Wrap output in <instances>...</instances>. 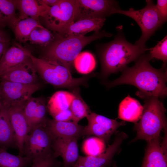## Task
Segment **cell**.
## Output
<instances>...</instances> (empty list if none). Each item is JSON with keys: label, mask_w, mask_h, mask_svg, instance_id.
Returning <instances> with one entry per match:
<instances>
[{"label": "cell", "mask_w": 167, "mask_h": 167, "mask_svg": "<svg viewBox=\"0 0 167 167\" xmlns=\"http://www.w3.org/2000/svg\"><path fill=\"white\" fill-rule=\"evenodd\" d=\"M24 105L15 106L7 109L14 134L15 144L19 150V155L22 156H23L24 143L30 131L23 112Z\"/></svg>", "instance_id": "13"}, {"label": "cell", "mask_w": 167, "mask_h": 167, "mask_svg": "<svg viewBox=\"0 0 167 167\" xmlns=\"http://www.w3.org/2000/svg\"><path fill=\"white\" fill-rule=\"evenodd\" d=\"M74 167H86L81 165L78 164L76 163H75Z\"/></svg>", "instance_id": "40"}, {"label": "cell", "mask_w": 167, "mask_h": 167, "mask_svg": "<svg viewBox=\"0 0 167 167\" xmlns=\"http://www.w3.org/2000/svg\"><path fill=\"white\" fill-rule=\"evenodd\" d=\"M113 167H117V166L115 164H114V165H113Z\"/></svg>", "instance_id": "42"}, {"label": "cell", "mask_w": 167, "mask_h": 167, "mask_svg": "<svg viewBox=\"0 0 167 167\" xmlns=\"http://www.w3.org/2000/svg\"><path fill=\"white\" fill-rule=\"evenodd\" d=\"M16 3L19 13V20L28 18L38 20L49 7L41 0H16Z\"/></svg>", "instance_id": "21"}, {"label": "cell", "mask_w": 167, "mask_h": 167, "mask_svg": "<svg viewBox=\"0 0 167 167\" xmlns=\"http://www.w3.org/2000/svg\"><path fill=\"white\" fill-rule=\"evenodd\" d=\"M46 127L53 139L58 138L78 139L83 135L84 127L73 121H59L54 119H48Z\"/></svg>", "instance_id": "17"}, {"label": "cell", "mask_w": 167, "mask_h": 167, "mask_svg": "<svg viewBox=\"0 0 167 167\" xmlns=\"http://www.w3.org/2000/svg\"><path fill=\"white\" fill-rule=\"evenodd\" d=\"M7 25L4 17L0 11V27H4Z\"/></svg>", "instance_id": "39"}, {"label": "cell", "mask_w": 167, "mask_h": 167, "mask_svg": "<svg viewBox=\"0 0 167 167\" xmlns=\"http://www.w3.org/2000/svg\"><path fill=\"white\" fill-rule=\"evenodd\" d=\"M146 2L145 7L139 10H135L132 8L128 10L119 8L114 12V14H120L131 18L138 24L141 30L142 35L135 44L143 48L146 47V42L164 23L153 1L147 0Z\"/></svg>", "instance_id": "6"}, {"label": "cell", "mask_w": 167, "mask_h": 167, "mask_svg": "<svg viewBox=\"0 0 167 167\" xmlns=\"http://www.w3.org/2000/svg\"><path fill=\"white\" fill-rule=\"evenodd\" d=\"M74 22L85 19L105 18L120 8L111 0H75Z\"/></svg>", "instance_id": "10"}, {"label": "cell", "mask_w": 167, "mask_h": 167, "mask_svg": "<svg viewBox=\"0 0 167 167\" xmlns=\"http://www.w3.org/2000/svg\"><path fill=\"white\" fill-rule=\"evenodd\" d=\"M31 52L19 45L8 48L0 59V77L30 58Z\"/></svg>", "instance_id": "19"}, {"label": "cell", "mask_w": 167, "mask_h": 167, "mask_svg": "<svg viewBox=\"0 0 167 167\" xmlns=\"http://www.w3.org/2000/svg\"><path fill=\"white\" fill-rule=\"evenodd\" d=\"M41 1L44 4L50 7L57 4L60 0H41Z\"/></svg>", "instance_id": "37"}, {"label": "cell", "mask_w": 167, "mask_h": 167, "mask_svg": "<svg viewBox=\"0 0 167 167\" xmlns=\"http://www.w3.org/2000/svg\"><path fill=\"white\" fill-rule=\"evenodd\" d=\"M15 143L14 132L10 120L8 109L0 107V147L5 148Z\"/></svg>", "instance_id": "23"}, {"label": "cell", "mask_w": 167, "mask_h": 167, "mask_svg": "<svg viewBox=\"0 0 167 167\" xmlns=\"http://www.w3.org/2000/svg\"><path fill=\"white\" fill-rule=\"evenodd\" d=\"M149 54L151 59L155 58L162 61L166 65L167 61V36H165L161 41L158 42L154 47L148 49Z\"/></svg>", "instance_id": "32"}, {"label": "cell", "mask_w": 167, "mask_h": 167, "mask_svg": "<svg viewBox=\"0 0 167 167\" xmlns=\"http://www.w3.org/2000/svg\"><path fill=\"white\" fill-rule=\"evenodd\" d=\"M74 98L71 92L59 91L56 92L49 99L47 108L53 117L56 114L70 109L71 103Z\"/></svg>", "instance_id": "22"}, {"label": "cell", "mask_w": 167, "mask_h": 167, "mask_svg": "<svg viewBox=\"0 0 167 167\" xmlns=\"http://www.w3.org/2000/svg\"><path fill=\"white\" fill-rule=\"evenodd\" d=\"M16 9V0H0V11L7 25L12 28L19 20L15 12Z\"/></svg>", "instance_id": "28"}, {"label": "cell", "mask_w": 167, "mask_h": 167, "mask_svg": "<svg viewBox=\"0 0 167 167\" xmlns=\"http://www.w3.org/2000/svg\"><path fill=\"white\" fill-rule=\"evenodd\" d=\"M143 110V107L138 100L128 95L119 104L118 118L135 123L140 118Z\"/></svg>", "instance_id": "20"}, {"label": "cell", "mask_w": 167, "mask_h": 167, "mask_svg": "<svg viewBox=\"0 0 167 167\" xmlns=\"http://www.w3.org/2000/svg\"><path fill=\"white\" fill-rule=\"evenodd\" d=\"M9 42H0V59L5 51L8 48Z\"/></svg>", "instance_id": "36"}, {"label": "cell", "mask_w": 167, "mask_h": 167, "mask_svg": "<svg viewBox=\"0 0 167 167\" xmlns=\"http://www.w3.org/2000/svg\"><path fill=\"white\" fill-rule=\"evenodd\" d=\"M88 124L84 126L83 135H93L107 142L111 135L121 126L125 124L123 121L118 122L94 112L86 117Z\"/></svg>", "instance_id": "11"}, {"label": "cell", "mask_w": 167, "mask_h": 167, "mask_svg": "<svg viewBox=\"0 0 167 167\" xmlns=\"http://www.w3.org/2000/svg\"><path fill=\"white\" fill-rule=\"evenodd\" d=\"M41 85L37 83L26 84L2 80L0 83V96L2 105L9 109L24 105L32 95L39 90Z\"/></svg>", "instance_id": "8"}, {"label": "cell", "mask_w": 167, "mask_h": 167, "mask_svg": "<svg viewBox=\"0 0 167 167\" xmlns=\"http://www.w3.org/2000/svg\"><path fill=\"white\" fill-rule=\"evenodd\" d=\"M72 91L74 98L71 103L70 109L72 115L73 121L78 123L81 119L87 117L91 112L89 106L80 96L79 88H75Z\"/></svg>", "instance_id": "25"}, {"label": "cell", "mask_w": 167, "mask_h": 167, "mask_svg": "<svg viewBox=\"0 0 167 167\" xmlns=\"http://www.w3.org/2000/svg\"><path fill=\"white\" fill-rule=\"evenodd\" d=\"M1 105H2V104H1V97L0 96V107H1Z\"/></svg>", "instance_id": "41"}, {"label": "cell", "mask_w": 167, "mask_h": 167, "mask_svg": "<svg viewBox=\"0 0 167 167\" xmlns=\"http://www.w3.org/2000/svg\"><path fill=\"white\" fill-rule=\"evenodd\" d=\"M9 42L8 36L3 31L0 29V42Z\"/></svg>", "instance_id": "38"}, {"label": "cell", "mask_w": 167, "mask_h": 167, "mask_svg": "<svg viewBox=\"0 0 167 167\" xmlns=\"http://www.w3.org/2000/svg\"><path fill=\"white\" fill-rule=\"evenodd\" d=\"M30 58L37 72L45 82L54 86L73 89L80 85L87 86L94 75L73 78L71 71L54 61L35 57L31 53Z\"/></svg>", "instance_id": "5"}, {"label": "cell", "mask_w": 167, "mask_h": 167, "mask_svg": "<svg viewBox=\"0 0 167 167\" xmlns=\"http://www.w3.org/2000/svg\"><path fill=\"white\" fill-rule=\"evenodd\" d=\"M75 0H60L56 5L49 7L42 17L47 27L58 34L74 22Z\"/></svg>", "instance_id": "9"}, {"label": "cell", "mask_w": 167, "mask_h": 167, "mask_svg": "<svg viewBox=\"0 0 167 167\" xmlns=\"http://www.w3.org/2000/svg\"><path fill=\"white\" fill-rule=\"evenodd\" d=\"M32 162L26 156L13 155L0 147V167H25Z\"/></svg>", "instance_id": "26"}, {"label": "cell", "mask_w": 167, "mask_h": 167, "mask_svg": "<svg viewBox=\"0 0 167 167\" xmlns=\"http://www.w3.org/2000/svg\"><path fill=\"white\" fill-rule=\"evenodd\" d=\"M127 137L126 134L123 132L118 133L104 153L96 156H79L76 163L86 167H105L111 160Z\"/></svg>", "instance_id": "14"}, {"label": "cell", "mask_w": 167, "mask_h": 167, "mask_svg": "<svg viewBox=\"0 0 167 167\" xmlns=\"http://www.w3.org/2000/svg\"><path fill=\"white\" fill-rule=\"evenodd\" d=\"M37 72L30 58L10 69L0 77L2 80L26 84L37 83Z\"/></svg>", "instance_id": "16"}, {"label": "cell", "mask_w": 167, "mask_h": 167, "mask_svg": "<svg viewBox=\"0 0 167 167\" xmlns=\"http://www.w3.org/2000/svg\"><path fill=\"white\" fill-rule=\"evenodd\" d=\"M53 155L32 161L31 167H57L59 163Z\"/></svg>", "instance_id": "34"}, {"label": "cell", "mask_w": 167, "mask_h": 167, "mask_svg": "<svg viewBox=\"0 0 167 167\" xmlns=\"http://www.w3.org/2000/svg\"><path fill=\"white\" fill-rule=\"evenodd\" d=\"M57 35L54 40L45 47L42 58L55 61L71 71L75 58L85 46L95 40L112 36L105 31L95 32L88 36L64 37Z\"/></svg>", "instance_id": "3"}, {"label": "cell", "mask_w": 167, "mask_h": 167, "mask_svg": "<svg viewBox=\"0 0 167 167\" xmlns=\"http://www.w3.org/2000/svg\"><path fill=\"white\" fill-rule=\"evenodd\" d=\"M105 18L85 19L74 22L62 29L58 34L60 36H83L93 31H99Z\"/></svg>", "instance_id": "18"}, {"label": "cell", "mask_w": 167, "mask_h": 167, "mask_svg": "<svg viewBox=\"0 0 167 167\" xmlns=\"http://www.w3.org/2000/svg\"><path fill=\"white\" fill-rule=\"evenodd\" d=\"M105 142L97 137L86 139L84 142L83 150L84 153L89 156H96L104 153L105 150Z\"/></svg>", "instance_id": "29"}, {"label": "cell", "mask_w": 167, "mask_h": 167, "mask_svg": "<svg viewBox=\"0 0 167 167\" xmlns=\"http://www.w3.org/2000/svg\"><path fill=\"white\" fill-rule=\"evenodd\" d=\"M47 110V106L45 100L40 98L35 112L30 130L36 126L46 125L48 119L46 116Z\"/></svg>", "instance_id": "31"}, {"label": "cell", "mask_w": 167, "mask_h": 167, "mask_svg": "<svg viewBox=\"0 0 167 167\" xmlns=\"http://www.w3.org/2000/svg\"><path fill=\"white\" fill-rule=\"evenodd\" d=\"M155 6L160 17L165 23L167 19V0H158Z\"/></svg>", "instance_id": "35"}, {"label": "cell", "mask_w": 167, "mask_h": 167, "mask_svg": "<svg viewBox=\"0 0 167 167\" xmlns=\"http://www.w3.org/2000/svg\"><path fill=\"white\" fill-rule=\"evenodd\" d=\"M53 138L46 125L32 128L24 143L23 155L33 160L52 156Z\"/></svg>", "instance_id": "7"}, {"label": "cell", "mask_w": 167, "mask_h": 167, "mask_svg": "<svg viewBox=\"0 0 167 167\" xmlns=\"http://www.w3.org/2000/svg\"><path fill=\"white\" fill-rule=\"evenodd\" d=\"M149 54H143L131 67H126L121 76L105 84L108 88L123 84L134 86L139 89L136 95L145 99L149 97H165L167 94L166 65L156 69L150 64Z\"/></svg>", "instance_id": "1"}, {"label": "cell", "mask_w": 167, "mask_h": 167, "mask_svg": "<svg viewBox=\"0 0 167 167\" xmlns=\"http://www.w3.org/2000/svg\"><path fill=\"white\" fill-rule=\"evenodd\" d=\"M148 48L133 44L118 33L114 39L102 46L99 52L101 77L105 78L112 73L122 71L130 62L136 60Z\"/></svg>", "instance_id": "2"}, {"label": "cell", "mask_w": 167, "mask_h": 167, "mask_svg": "<svg viewBox=\"0 0 167 167\" xmlns=\"http://www.w3.org/2000/svg\"><path fill=\"white\" fill-rule=\"evenodd\" d=\"M161 142L159 137L147 141L141 167H167L166 129Z\"/></svg>", "instance_id": "12"}, {"label": "cell", "mask_w": 167, "mask_h": 167, "mask_svg": "<svg viewBox=\"0 0 167 167\" xmlns=\"http://www.w3.org/2000/svg\"><path fill=\"white\" fill-rule=\"evenodd\" d=\"M54 38L50 31L43 27L34 28L31 33L28 41L32 44L45 47L52 42Z\"/></svg>", "instance_id": "30"}, {"label": "cell", "mask_w": 167, "mask_h": 167, "mask_svg": "<svg viewBox=\"0 0 167 167\" xmlns=\"http://www.w3.org/2000/svg\"><path fill=\"white\" fill-rule=\"evenodd\" d=\"M43 27L38 19L28 18L18 20L12 29L16 39L24 42L28 41L31 33L34 28Z\"/></svg>", "instance_id": "24"}, {"label": "cell", "mask_w": 167, "mask_h": 167, "mask_svg": "<svg viewBox=\"0 0 167 167\" xmlns=\"http://www.w3.org/2000/svg\"><path fill=\"white\" fill-rule=\"evenodd\" d=\"M39 99V97H31L25 103L23 108L24 113L29 126L30 130Z\"/></svg>", "instance_id": "33"}, {"label": "cell", "mask_w": 167, "mask_h": 167, "mask_svg": "<svg viewBox=\"0 0 167 167\" xmlns=\"http://www.w3.org/2000/svg\"><path fill=\"white\" fill-rule=\"evenodd\" d=\"M144 99L142 116L134 127L137 135L132 142L139 139L147 141L159 138L162 130L166 128V110L163 103L156 97Z\"/></svg>", "instance_id": "4"}, {"label": "cell", "mask_w": 167, "mask_h": 167, "mask_svg": "<svg viewBox=\"0 0 167 167\" xmlns=\"http://www.w3.org/2000/svg\"><path fill=\"white\" fill-rule=\"evenodd\" d=\"M77 139L73 138H56L54 139L52 149L55 157L61 156L65 167L74 165L79 157Z\"/></svg>", "instance_id": "15"}, {"label": "cell", "mask_w": 167, "mask_h": 167, "mask_svg": "<svg viewBox=\"0 0 167 167\" xmlns=\"http://www.w3.org/2000/svg\"><path fill=\"white\" fill-rule=\"evenodd\" d=\"M96 61L90 53L85 51L80 53L75 58L74 66L76 70L82 74H87L92 72L95 68Z\"/></svg>", "instance_id": "27"}]
</instances>
